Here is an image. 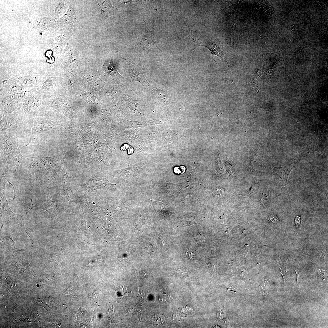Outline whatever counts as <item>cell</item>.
I'll list each match as a JSON object with an SVG mask.
<instances>
[{"mask_svg": "<svg viewBox=\"0 0 328 328\" xmlns=\"http://www.w3.org/2000/svg\"><path fill=\"white\" fill-rule=\"evenodd\" d=\"M2 141V148L7 163L9 167L16 169L25 160L20 153L17 143L5 135Z\"/></svg>", "mask_w": 328, "mask_h": 328, "instance_id": "1", "label": "cell"}, {"mask_svg": "<svg viewBox=\"0 0 328 328\" xmlns=\"http://www.w3.org/2000/svg\"><path fill=\"white\" fill-rule=\"evenodd\" d=\"M51 160L50 157L42 155L35 157L29 165L31 173L37 179H48L52 172Z\"/></svg>", "mask_w": 328, "mask_h": 328, "instance_id": "2", "label": "cell"}, {"mask_svg": "<svg viewBox=\"0 0 328 328\" xmlns=\"http://www.w3.org/2000/svg\"><path fill=\"white\" fill-rule=\"evenodd\" d=\"M128 66V74L133 81H138L142 84L149 86L143 73L137 67L133 65L131 61L124 59Z\"/></svg>", "mask_w": 328, "mask_h": 328, "instance_id": "3", "label": "cell"}, {"mask_svg": "<svg viewBox=\"0 0 328 328\" xmlns=\"http://www.w3.org/2000/svg\"><path fill=\"white\" fill-rule=\"evenodd\" d=\"M5 184L0 191L1 214L2 216H9L14 214L10 209L5 197Z\"/></svg>", "mask_w": 328, "mask_h": 328, "instance_id": "4", "label": "cell"}, {"mask_svg": "<svg viewBox=\"0 0 328 328\" xmlns=\"http://www.w3.org/2000/svg\"><path fill=\"white\" fill-rule=\"evenodd\" d=\"M201 46L206 47L210 50L213 57L214 55H216L222 59L225 58L222 52L217 45L213 43H208Z\"/></svg>", "mask_w": 328, "mask_h": 328, "instance_id": "5", "label": "cell"}, {"mask_svg": "<svg viewBox=\"0 0 328 328\" xmlns=\"http://www.w3.org/2000/svg\"><path fill=\"white\" fill-rule=\"evenodd\" d=\"M104 70L109 73L116 74L117 72L113 62L110 60H108L104 63Z\"/></svg>", "mask_w": 328, "mask_h": 328, "instance_id": "6", "label": "cell"}, {"mask_svg": "<svg viewBox=\"0 0 328 328\" xmlns=\"http://www.w3.org/2000/svg\"><path fill=\"white\" fill-rule=\"evenodd\" d=\"M153 90L155 93L156 95L162 99L166 100L167 99L168 95L167 93L165 91L157 88L153 89Z\"/></svg>", "mask_w": 328, "mask_h": 328, "instance_id": "7", "label": "cell"}, {"mask_svg": "<svg viewBox=\"0 0 328 328\" xmlns=\"http://www.w3.org/2000/svg\"><path fill=\"white\" fill-rule=\"evenodd\" d=\"M120 149L122 150L125 151L128 150V155L132 154L134 152V149L133 148L130 146L129 144H125L121 147Z\"/></svg>", "mask_w": 328, "mask_h": 328, "instance_id": "8", "label": "cell"}, {"mask_svg": "<svg viewBox=\"0 0 328 328\" xmlns=\"http://www.w3.org/2000/svg\"><path fill=\"white\" fill-rule=\"evenodd\" d=\"M174 171L175 173L183 174L186 172V169L183 166H176L174 168Z\"/></svg>", "mask_w": 328, "mask_h": 328, "instance_id": "9", "label": "cell"}, {"mask_svg": "<svg viewBox=\"0 0 328 328\" xmlns=\"http://www.w3.org/2000/svg\"><path fill=\"white\" fill-rule=\"evenodd\" d=\"M293 268L294 269V270H295V272H296V275H297V282H296V284H297V281H298V277H299V274L300 272L302 270V268H303L302 267H301L300 266H297V265H296H296L295 266V265H293Z\"/></svg>", "mask_w": 328, "mask_h": 328, "instance_id": "10", "label": "cell"}, {"mask_svg": "<svg viewBox=\"0 0 328 328\" xmlns=\"http://www.w3.org/2000/svg\"><path fill=\"white\" fill-rule=\"evenodd\" d=\"M301 222V217L299 216H296L295 219V224L296 227L297 229V231H298L300 227Z\"/></svg>", "mask_w": 328, "mask_h": 328, "instance_id": "11", "label": "cell"}]
</instances>
